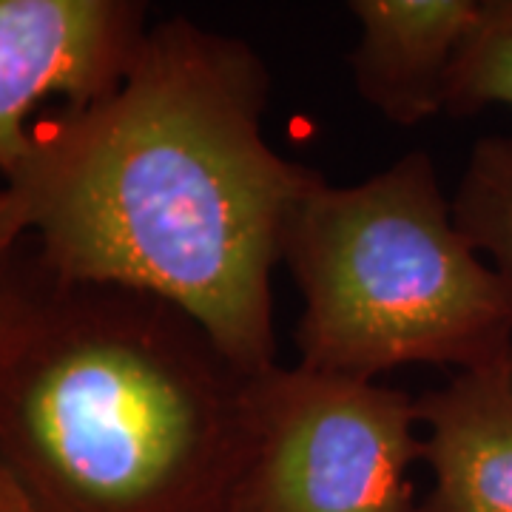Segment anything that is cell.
<instances>
[{
  "label": "cell",
  "mask_w": 512,
  "mask_h": 512,
  "mask_svg": "<svg viewBox=\"0 0 512 512\" xmlns=\"http://www.w3.org/2000/svg\"><path fill=\"white\" fill-rule=\"evenodd\" d=\"M268 100L271 72L248 40L154 23L123 83L40 117L6 177L37 262L160 296L245 373L274 367L271 276L322 174L271 148Z\"/></svg>",
  "instance_id": "1"
},
{
  "label": "cell",
  "mask_w": 512,
  "mask_h": 512,
  "mask_svg": "<svg viewBox=\"0 0 512 512\" xmlns=\"http://www.w3.org/2000/svg\"><path fill=\"white\" fill-rule=\"evenodd\" d=\"M251 376L160 296L0 285V470L37 512H237Z\"/></svg>",
  "instance_id": "2"
},
{
  "label": "cell",
  "mask_w": 512,
  "mask_h": 512,
  "mask_svg": "<svg viewBox=\"0 0 512 512\" xmlns=\"http://www.w3.org/2000/svg\"><path fill=\"white\" fill-rule=\"evenodd\" d=\"M282 262L302 293L299 365L376 379L512 348V285L456 225L424 151L362 183L322 177L293 211Z\"/></svg>",
  "instance_id": "3"
},
{
  "label": "cell",
  "mask_w": 512,
  "mask_h": 512,
  "mask_svg": "<svg viewBox=\"0 0 512 512\" xmlns=\"http://www.w3.org/2000/svg\"><path fill=\"white\" fill-rule=\"evenodd\" d=\"M251 447L237 512H416V399L313 367L251 376Z\"/></svg>",
  "instance_id": "4"
},
{
  "label": "cell",
  "mask_w": 512,
  "mask_h": 512,
  "mask_svg": "<svg viewBox=\"0 0 512 512\" xmlns=\"http://www.w3.org/2000/svg\"><path fill=\"white\" fill-rule=\"evenodd\" d=\"M148 32V0H0V177L23 160L43 103L114 92Z\"/></svg>",
  "instance_id": "5"
},
{
  "label": "cell",
  "mask_w": 512,
  "mask_h": 512,
  "mask_svg": "<svg viewBox=\"0 0 512 512\" xmlns=\"http://www.w3.org/2000/svg\"><path fill=\"white\" fill-rule=\"evenodd\" d=\"M433 484L416 512H512V348L416 399Z\"/></svg>",
  "instance_id": "6"
},
{
  "label": "cell",
  "mask_w": 512,
  "mask_h": 512,
  "mask_svg": "<svg viewBox=\"0 0 512 512\" xmlns=\"http://www.w3.org/2000/svg\"><path fill=\"white\" fill-rule=\"evenodd\" d=\"M484 0H348L359 23L350 52L356 92L396 126L444 109V80Z\"/></svg>",
  "instance_id": "7"
},
{
  "label": "cell",
  "mask_w": 512,
  "mask_h": 512,
  "mask_svg": "<svg viewBox=\"0 0 512 512\" xmlns=\"http://www.w3.org/2000/svg\"><path fill=\"white\" fill-rule=\"evenodd\" d=\"M453 217L512 285V137L493 134L473 146L453 197Z\"/></svg>",
  "instance_id": "8"
},
{
  "label": "cell",
  "mask_w": 512,
  "mask_h": 512,
  "mask_svg": "<svg viewBox=\"0 0 512 512\" xmlns=\"http://www.w3.org/2000/svg\"><path fill=\"white\" fill-rule=\"evenodd\" d=\"M487 106L512 109V0H484L444 80L450 117H473Z\"/></svg>",
  "instance_id": "9"
},
{
  "label": "cell",
  "mask_w": 512,
  "mask_h": 512,
  "mask_svg": "<svg viewBox=\"0 0 512 512\" xmlns=\"http://www.w3.org/2000/svg\"><path fill=\"white\" fill-rule=\"evenodd\" d=\"M26 234H29V222H26L18 194L0 177V285L9 274V256L15 251L20 237H26Z\"/></svg>",
  "instance_id": "10"
},
{
  "label": "cell",
  "mask_w": 512,
  "mask_h": 512,
  "mask_svg": "<svg viewBox=\"0 0 512 512\" xmlns=\"http://www.w3.org/2000/svg\"><path fill=\"white\" fill-rule=\"evenodd\" d=\"M0 512H37L6 470H0Z\"/></svg>",
  "instance_id": "11"
}]
</instances>
